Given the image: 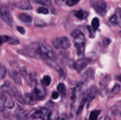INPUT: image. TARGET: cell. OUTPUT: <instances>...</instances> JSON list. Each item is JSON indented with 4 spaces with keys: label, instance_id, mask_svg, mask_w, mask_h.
I'll use <instances>...</instances> for the list:
<instances>
[{
    "label": "cell",
    "instance_id": "16",
    "mask_svg": "<svg viewBox=\"0 0 121 120\" xmlns=\"http://www.w3.org/2000/svg\"><path fill=\"white\" fill-rule=\"evenodd\" d=\"M15 115L19 120H26L28 118V113L21 107H18L15 109Z\"/></svg>",
    "mask_w": 121,
    "mask_h": 120
},
{
    "label": "cell",
    "instance_id": "28",
    "mask_svg": "<svg viewBox=\"0 0 121 120\" xmlns=\"http://www.w3.org/2000/svg\"><path fill=\"white\" fill-rule=\"evenodd\" d=\"M11 38L7 35H0V47L5 42H8Z\"/></svg>",
    "mask_w": 121,
    "mask_h": 120
},
{
    "label": "cell",
    "instance_id": "31",
    "mask_svg": "<svg viewBox=\"0 0 121 120\" xmlns=\"http://www.w3.org/2000/svg\"><path fill=\"white\" fill-rule=\"evenodd\" d=\"M110 23L112 25H116L118 24V15L116 14H115L114 15H112L109 19Z\"/></svg>",
    "mask_w": 121,
    "mask_h": 120
},
{
    "label": "cell",
    "instance_id": "49",
    "mask_svg": "<svg viewBox=\"0 0 121 120\" xmlns=\"http://www.w3.org/2000/svg\"></svg>",
    "mask_w": 121,
    "mask_h": 120
},
{
    "label": "cell",
    "instance_id": "6",
    "mask_svg": "<svg viewBox=\"0 0 121 120\" xmlns=\"http://www.w3.org/2000/svg\"><path fill=\"white\" fill-rule=\"evenodd\" d=\"M38 43L35 42L29 45L26 48L21 49L18 51V52L20 54L25 55V56H29L31 58H37V47Z\"/></svg>",
    "mask_w": 121,
    "mask_h": 120
},
{
    "label": "cell",
    "instance_id": "8",
    "mask_svg": "<svg viewBox=\"0 0 121 120\" xmlns=\"http://www.w3.org/2000/svg\"><path fill=\"white\" fill-rule=\"evenodd\" d=\"M1 91L3 92L7 93L12 96H15L17 93L19 91L15 87V85L9 81L5 82L3 85L1 87Z\"/></svg>",
    "mask_w": 121,
    "mask_h": 120
},
{
    "label": "cell",
    "instance_id": "30",
    "mask_svg": "<svg viewBox=\"0 0 121 120\" xmlns=\"http://www.w3.org/2000/svg\"><path fill=\"white\" fill-rule=\"evenodd\" d=\"M35 3L44 6H49L51 5V0H33Z\"/></svg>",
    "mask_w": 121,
    "mask_h": 120
},
{
    "label": "cell",
    "instance_id": "40",
    "mask_svg": "<svg viewBox=\"0 0 121 120\" xmlns=\"http://www.w3.org/2000/svg\"><path fill=\"white\" fill-rule=\"evenodd\" d=\"M111 40L109 38H105L102 41V44H103V46L104 47H107L109 45L111 44Z\"/></svg>",
    "mask_w": 121,
    "mask_h": 120
},
{
    "label": "cell",
    "instance_id": "9",
    "mask_svg": "<svg viewBox=\"0 0 121 120\" xmlns=\"http://www.w3.org/2000/svg\"><path fill=\"white\" fill-rule=\"evenodd\" d=\"M0 15L4 21L10 27L13 26V18L9 9L6 7H2L0 9Z\"/></svg>",
    "mask_w": 121,
    "mask_h": 120
},
{
    "label": "cell",
    "instance_id": "7",
    "mask_svg": "<svg viewBox=\"0 0 121 120\" xmlns=\"http://www.w3.org/2000/svg\"><path fill=\"white\" fill-rule=\"evenodd\" d=\"M93 8L98 14L105 16L108 11V4L104 0H97L93 3Z\"/></svg>",
    "mask_w": 121,
    "mask_h": 120
},
{
    "label": "cell",
    "instance_id": "34",
    "mask_svg": "<svg viewBox=\"0 0 121 120\" xmlns=\"http://www.w3.org/2000/svg\"><path fill=\"white\" fill-rule=\"evenodd\" d=\"M86 102V101H85V100H83V99H82V100L81 101V103H80V105H79V108H78V110H77V115H78V114L81 113V112L82 111L84 107H85V105Z\"/></svg>",
    "mask_w": 121,
    "mask_h": 120
},
{
    "label": "cell",
    "instance_id": "14",
    "mask_svg": "<svg viewBox=\"0 0 121 120\" xmlns=\"http://www.w3.org/2000/svg\"><path fill=\"white\" fill-rule=\"evenodd\" d=\"M9 75L10 77L13 79V81L18 85H21L22 84V79L20 73L17 71L16 69H13L9 71Z\"/></svg>",
    "mask_w": 121,
    "mask_h": 120
},
{
    "label": "cell",
    "instance_id": "43",
    "mask_svg": "<svg viewBox=\"0 0 121 120\" xmlns=\"http://www.w3.org/2000/svg\"><path fill=\"white\" fill-rule=\"evenodd\" d=\"M114 116L115 115L112 113L111 115H109H109H106L104 120H115V118Z\"/></svg>",
    "mask_w": 121,
    "mask_h": 120
},
{
    "label": "cell",
    "instance_id": "17",
    "mask_svg": "<svg viewBox=\"0 0 121 120\" xmlns=\"http://www.w3.org/2000/svg\"><path fill=\"white\" fill-rule=\"evenodd\" d=\"M111 77L108 75H104L100 79V81H99V87H100V89L101 90L102 92H104L105 89H106L109 84L110 81H111Z\"/></svg>",
    "mask_w": 121,
    "mask_h": 120
},
{
    "label": "cell",
    "instance_id": "10",
    "mask_svg": "<svg viewBox=\"0 0 121 120\" xmlns=\"http://www.w3.org/2000/svg\"><path fill=\"white\" fill-rule=\"evenodd\" d=\"M98 92V89L95 86H92L89 88L87 89L84 93L83 97V99L85 100L86 102L92 101L93 99L95 98V97L97 93Z\"/></svg>",
    "mask_w": 121,
    "mask_h": 120
},
{
    "label": "cell",
    "instance_id": "33",
    "mask_svg": "<svg viewBox=\"0 0 121 120\" xmlns=\"http://www.w3.org/2000/svg\"><path fill=\"white\" fill-rule=\"evenodd\" d=\"M51 81H52V79H51L50 76L48 75H45L43 78V82L46 86L49 85L51 83Z\"/></svg>",
    "mask_w": 121,
    "mask_h": 120
},
{
    "label": "cell",
    "instance_id": "21",
    "mask_svg": "<svg viewBox=\"0 0 121 120\" xmlns=\"http://www.w3.org/2000/svg\"><path fill=\"white\" fill-rule=\"evenodd\" d=\"M18 17L20 20H21L22 22H25V23H30L33 20L31 16L28 14H26V13H21L19 15Z\"/></svg>",
    "mask_w": 121,
    "mask_h": 120
},
{
    "label": "cell",
    "instance_id": "3",
    "mask_svg": "<svg viewBox=\"0 0 121 120\" xmlns=\"http://www.w3.org/2000/svg\"><path fill=\"white\" fill-rule=\"evenodd\" d=\"M51 112L48 108H41L39 109H34L28 113V118L41 119L42 120H48Z\"/></svg>",
    "mask_w": 121,
    "mask_h": 120
},
{
    "label": "cell",
    "instance_id": "48",
    "mask_svg": "<svg viewBox=\"0 0 121 120\" xmlns=\"http://www.w3.org/2000/svg\"><path fill=\"white\" fill-rule=\"evenodd\" d=\"M117 80H118L119 81H120V82H121V74L117 76Z\"/></svg>",
    "mask_w": 121,
    "mask_h": 120
},
{
    "label": "cell",
    "instance_id": "45",
    "mask_svg": "<svg viewBox=\"0 0 121 120\" xmlns=\"http://www.w3.org/2000/svg\"><path fill=\"white\" fill-rule=\"evenodd\" d=\"M59 93L57 92L54 91L52 93V98L54 99V100H56V99H57L59 98Z\"/></svg>",
    "mask_w": 121,
    "mask_h": 120
},
{
    "label": "cell",
    "instance_id": "22",
    "mask_svg": "<svg viewBox=\"0 0 121 120\" xmlns=\"http://www.w3.org/2000/svg\"><path fill=\"white\" fill-rule=\"evenodd\" d=\"M87 15H88V14H87V12L85 11L82 9L74 13V16L78 18V19H80V20H85L87 18Z\"/></svg>",
    "mask_w": 121,
    "mask_h": 120
},
{
    "label": "cell",
    "instance_id": "36",
    "mask_svg": "<svg viewBox=\"0 0 121 120\" xmlns=\"http://www.w3.org/2000/svg\"><path fill=\"white\" fill-rule=\"evenodd\" d=\"M5 107L9 109H11L14 107V102L12 99H9V100L8 99L7 100L5 104Z\"/></svg>",
    "mask_w": 121,
    "mask_h": 120
},
{
    "label": "cell",
    "instance_id": "46",
    "mask_svg": "<svg viewBox=\"0 0 121 120\" xmlns=\"http://www.w3.org/2000/svg\"><path fill=\"white\" fill-rule=\"evenodd\" d=\"M67 1L68 0H55L56 2L59 5H63L64 4H66Z\"/></svg>",
    "mask_w": 121,
    "mask_h": 120
},
{
    "label": "cell",
    "instance_id": "19",
    "mask_svg": "<svg viewBox=\"0 0 121 120\" xmlns=\"http://www.w3.org/2000/svg\"><path fill=\"white\" fill-rule=\"evenodd\" d=\"M112 113L115 116L121 117V101L117 102L112 107Z\"/></svg>",
    "mask_w": 121,
    "mask_h": 120
},
{
    "label": "cell",
    "instance_id": "24",
    "mask_svg": "<svg viewBox=\"0 0 121 120\" xmlns=\"http://www.w3.org/2000/svg\"><path fill=\"white\" fill-rule=\"evenodd\" d=\"M57 89L58 91L61 94L62 96L65 95L66 94V87H65V84L63 83H59L58 84L57 87Z\"/></svg>",
    "mask_w": 121,
    "mask_h": 120
},
{
    "label": "cell",
    "instance_id": "5",
    "mask_svg": "<svg viewBox=\"0 0 121 120\" xmlns=\"http://www.w3.org/2000/svg\"><path fill=\"white\" fill-rule=\"evenodd\" d=\"M20 74L22 75L27 81V84L29 85L32 86L33 85H36L37 84V76L35 74H33V72H30L28 71V69L25 67H22L20 70Z\"/></svg>",
    "mask_w": 121,
    "mask_h": 120
},
{
    "label": "cell",
    "instance_id": "1",
    "mask_svg": "<svg viewBox=\"0 0 121 120\" xmlns=\"http://www.w3.org/2000/svg\"><path fill=\"white\" fill-rule=\"evenodd\" d=\"M37 58L44 61H54L56 60V54L48 45L38 43L37 47Z\"/></svg>",
    "mask_w": 121,
    "mask_h": 120
},
{
    "label": "cell",
    "instance_id": "47",
    "mask_svg": "<svg viewBox=\"0 0 121 120\" xmlns=\"http://www.w3.org/2000/svg\"><path fill=\"white\" fill-rule=\"evenodd\" d=\"M17 31H18V32H20L21 34H25V29L22 27H17Z\"/></svg>",
    "mask_w": 121,
    "mask_h": 120
},
{
    "label": "cell",
    "instance_id": "18",
    "mask_svg": "<svg viewBox=\"0 0 121 120\" xmlns=\"http://www.w3.org/2000/svg\"><path fill=\"white\" fill-rule=\"evenodd\" d=\"M26 104L30 105H34L37 101V98L33 94L30 93H26L24 97Z\"/></svg>",
    "mask_w": 121,
    "mask_h": 120
},
{
    "label": "cell",
    "instance_id": "15",
    "mask_svg": "<svg viewBox=\"0 0 121 120\" xmlns=\"http://www.w3.org/2000/svg\"><path fill=\"white\" fill-rule=\"evenodd\" d=\"M14 5L19 9H24V10H30L33 8L30 2L27 0H21L17 2Z\"/></svg>",
    "mask_w": 121,
    "mask_h": 120
},
{
    "label": "cell",
    "instance_id": "35",
    "mask_svg": "<svg viewBox=\"0 0 121 120\" xmlns=\"http://www.w3.org/2000/svg\"><path fill=\"white\" fill-rule=\"evenodd\" d=\"M38 13L39 14H47L48 13V10L47 8L44 7H40L37 10Z\"/></svg>",
    "mask_w": 121,
    "mask_h": 120
},
{
    "label": "cell",
    "instance_id": "38",
    "mask_svg": "<svg viewBox=\"0 0 121 120\" xmlns=\"http://www.w3.org/2000/svg\"><path fill=\"white\" fill-rule=\"evenodd\" d=\"M76 98V89L75 88H74L72 90V92H71L70 95V100L72 101V103H73V102L75 101Z\"/></svg>",
    "mask_w": 121,
    "mask_h": 120
},
{
    "label": "cell",
    "instance_id": "13",
    "mask_svg": "<svg viewBox=\"0 0 121 120\" xmlns=\"http://www.w3.org/2000/svg\"><path fill=\"white\" fill-rule=\"evenodd\" d=\"M95 78V70L93 68H89L83 73L82 75V79L83 81H92Z\"/></svg>",
    "mask_w": 121,
    "mask_h": 120
},
{
    "label": "cell",
    "instance_id": "29",
    "mask_svg": "<svg viewBox=\"0 0 121 120\" xmlns=\"http://www.w3.org/2000/svg\"><path fill=\"white\" fill-rule=\"evenodd\" d=\"M7 74V69L6 68L2 65L0 64V80L4 78Z\"/></svg>",
    "mask_w": 121,
    "mask_h": 120
},
{
    "label": "cell",
    "instance_id": "11",
    "mask_svg": "<svg viewBox=\"0 0 121 120\" xmlns=\"http://www.w3.org/2000/svg\"><path fill=\"white\" fill-rule=\"evenodd\" d=\"M34 94L35 96L37 98V100H43L45 98L46 96V89L44 87L40 84H37L35 85V88H34Z\"/></svg>",
    "mask_w": 121,
    "mask_h": 120
},
{
    "label": "cell",
    "instance_id": "20",
    "mask_svg": "<svg viewBox=\"0 0 121 120\" xmlns=\"http://www.w3.org/2000/svg\"><path fill=\"white\" fill-rule=\"evenodd\" d=\"M7 100H8V98L5 94H0V113L3 112L4 111L5 104Z\"/></svg>",
    "mask_w": 121,
    "mask_h": 120
},
{
    "label": "cell",
    "instance_id": "42",
    "mask_svg": "<svg viewBox=\"0 0 121 120\" xmlns=\"http://www.w3.org/2000/svg\"><path fill=\"white\" fill-rule=\"evenodd\" d=\"M8 43L10 44L11 45H17V44H18L20 43V41H19L18 40H16V39L11 38L10 40H9V41L8 42Z\"/></svg>",
    "mask_w": 121,
    "mask_h": 120
},
{
    "label": "cell",
    "instance_id": "41",
    "mask_svg": "<svg viewBox=\"0 0 121 120\" xmlns=\"http://www.w3.org/2000/svg\"><path fill=\"white\" fill-rule=\"evenodd\" d=\"M87 29H88L89 32V36L91 38H94L95 37V34H94V30L93 29V28H91V27L90 26H87Z\"/></svg>",
    "mask_w": 121,
    "mask_h": 120
},
{
    "label": "cell",
    "instance_id": "4",
    "mask_svg": "<svg viewBox=\"0 0 121 120\" xmlns=\"http://www.w3.org/2000/svg\"><path fill=\"white\" fill-rule=\"evenodd\" d=\"M53 45L57 49H66L70 46V42L67 36H60L54 38L52 41Z\"/></svg>",
    "mask_w": 121,
    "mask_h": 120
},
{
    "label": "cell",
    "instance_id": "39",
    "mask_svg": "<svg viewBox=\"0 0 121 120\" xmlns=\"http://www.w3.org/2000/svg\"><path fill=\"white\" fill-rule=\"evenodd\" d=\"M79 1H80V0H68L66 4L69 7H73V6L77 4Z\"/></svg>",
    "mask_w": 121,
    "mask_h": 120
},
{
    "label": "cell",
    "instance_id": "44",
    "mask_svg": "<svg viewBox=\"0 0 121 120\" xmlns=\"http://www.w3.org/2000/svg\"><path fill=\"white\" fill-rule=\"evenodd\" d=\"M59 120H69L68 115L66 114H63L60 117H59Z\"/></svg>",
    "mask_w": 121,
    "mask_h": 120
},
{
    "label": "cell",
    "instance_id": "27",
    "mask_svg": "<svg viewBox=\"0 0 121 120\" xmlns=\"http://www.w3.org/2000/svg\"><path fill=\"white\" fill-rule=\"evenodd\" d=\"M56 69L57 70L58 72H59V76L61 78H65L66 76V71L65 69H64L63 67H60V66H57L56 67Z\"/></svg>",
    "mask_w": 121,
    "mask_h": 120
},
{
    "label": "cell",
    "instance_id": "37",
    "mask_svg": "<svg viewBox=\"0 0 121 120\" xmlns=\"http://www.w3.org/2000/svg\"><path fill=\"white\" fill-rule=\"evenodd\" d=\"M116 14L118 15V25L121 27V8H118L116 9Z\"/></svg>",
    "mask_w": 121,
    "mask_h": 120
},
{
    "label": "cell",
    "instance_id": "2",
    "mask_svg": "<svg viewBox=\"0 0 121 120\" xmlns=\"http://www.w3.org/2000/svg\"><path fill=\"white\" fill-rule=\"evenodd\" d=\"M72 35L74 38V45L77 49V54L78 55H82L84 54L85 49L86 38L85 35L79 31H74Z\"/></svg>",
    "mask_w": 121,
    "mask_h": 120
},
{
    "label": "cell",
    "instance_id": "32",
    "mask_svg": "<svg viewBox=\"0 0 121 120\" xmlns=\"http://www.w3.org/2000/svg\"><path fill=\"white\" fill-rule=\"evenodd\" d=\"M121 90V86L119 84H115V85L113 86V88L111 90V92L112 93L114 94H117L120 92Z\"/></svg>",
    "mask_w": 121,
    "mask_h": 120
},
{
    "label": "cell",
    "instance_id": "26",
    "mask_svg": "<svg viewBox=\"0 0 121 120\" xmlns=\"http://www.w3.org/2000/svg\"><path fill=\"white\" fill-rule=\"evenodd\" d=\"M92 26L94 31H96L98 29L99 27V20L98 18L95 17L92 20Z\"/></svg>",
    "mask_w": 121,
    "mask_h": 120
},
{
    "label": "cell",
    "instance_id": "23",
    "mask_svg": "<svg viewBox=\"0 0 121 120\" xmlns=\"http://www.w3.org/2000/svg\"><path fill=\"white\" fill-rule=\"evenodd\" d=\"M101 113V111L98 110V109H96V110H93L90 113L89 117V120H98V116Z\"/></svg>",
    "mask_w": 121,
    "mask_h": 120
},
{
    "label": "cell",
    "instance_id": "12",
    "mask_svg": "<svg viewBox=\"0 0 121 120\" xmlns=\"http://www.w3.org/2000/svg\"><path fill=\"white\" fill-rule=\"evenodd\" d=\"M91 60L89 58H82L77 61L74 64V68L78 71V73H80L86 67Z\"/></svg>",
    "mask_w": 121,
    "mask_h": 120
},
{
    "label": "cell",
    "instance_id": "25",
    "mask_svg": "<svg viewBox=\"0 0 121 120\" xmlns=\"http://www.w3.org/2000/svg\"><path fill=\"white\" fill-rule=\"evenodd\" d=\"M59 115L57 111L53 110L51 112L50 115L48 120H59Z\"/></svg>",
    "mask_w": 121,
    "mask_h": 120
}]
</instances>
